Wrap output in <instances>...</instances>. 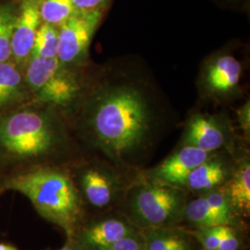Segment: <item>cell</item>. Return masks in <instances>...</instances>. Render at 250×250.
<instances>
[{"label": "cell", "mask_w": 250, "mask_h": 250, "mask_svg": "<svg viewBox=\"0 0 250 250\" xmlns=\"http://www.w3.org/2000/svg\"><path fill=\"white\" fill-rule=\"evenodd\" d=\"M67 141L60 110L31 102L0 115V169L45 164Z\"/></svg>", "instance_id": "cell-1"}, {"label": "cell", "mask_w": 250, "mask_h": 250, "mask_svg": "<svg viewBox=\"0 0 250 250\" xmlns=\"http://www.w3.org/2000/svg\"><path fill=\"white\" fill-rule=\"evenodd\" d=\"M99 145L118 157L141 146L149 132L146 102L133 87H113L88 99L81 113Z\"/></svg>", "instance_id": "cell-2"}, {"label": "cell", "mask_w": 250, "mask_h": 250, "mask_svg": "<svg viewBox=\"0 0 250 250\" xmlns=\"http://www.w3.org/2000/svg\"><path fill=\"white\" fill-rule=\"evenodd\" d=\"M1 189L26 197L38 214L63 229L68 240L73 239L83 216V202L67 171L47 164L17 170L3 179Z\"/></svg>", "instance_id": "cell-3"}, {"label": "cell", "mask_w": 250, "mask_h": 250, "mask_svg": "<svg viewBox=\"0 0 250 250\" xmlns=\"http://www.w3.org/2000/svg\"><path fill=\"white\" fill-rule=\"evenodd\" d=\"M23 72L35 102L67 111L73 109L82 99L83 88L79 71L64 67L57 58L33 56Z\"/></svg>", "instance_id": "cell-4"}, {"label": "cell", "mask_w": 250, "mask_h": 250, "mask_svg": "<svg viewBox=\"0 0 250 250\" xmlns=\"http://www.w3.org/2000/svg\"><path fill=\"white\" fill-rule=\"evenodd\" d=\"M186 198L176 187L152 183L138 188L132 198L136 220L147 228L171 226L183 217Z\"/></svg>", "instance_id": "cell-5"}, {"label": "cell", "mask_w": 250, "mask_h": 250, "mask_svg": "<svg viewBox=\"0 0 250 250\" xmlns=\"http://www.w3.org/2000/svg\"><path fill=\"white\" fill-rule=\"evenodd\" d=\"M103 12L76 11L59 27L57 59L66 68L79 71L88 58L90 44L99 28Z\"/></svg>", "instance_id": "cell-6"}, {"label": "cell", "mask_w": 250, "mask_h": 250, "mask_svg": "<svg viewBox=\"0 0 250 250\" xmlns=\"http://www.w3.org/2000/svg\"><path fill=\"white\" fill-rule=\"evenodd\" d=\"M39 2L40 0H18L11 51L12 61L21 69L32 56L36 33L42 23Z\"/></svg>", "instance_id": "cell-7"}, {"label": "cell", "mask_w": 250, "mask_h": 250, "mask_svg": "<svg viewBox=\"0 0 250 250\" xmlns=\"http://www.w3.org/2000/svg\"><path fill=\"white\" fill-rule=\"evenodd\" d=\"M209 155L208 152L186 145L155 169L154 177L162 184L184 187L191 171L207 161Z\"/></svg>", "instance_id": "cell-8"}, {"label": "cell", "mask_w": 250, "mask_h": 250, "mask_svg": "<svg viewBox=\"0 0 250 250\" xmlns=\"http://www.w3.org/2000/svg\"><path fill=\"white\" fill-rule=\"evenodd\" d=\"M33 101L23 69L13 61L0 62V115Z\"/></svg>", "instance_id": "cell-9"}, {"label": "cell", "mask_w": 250, "mask_h": 250, "mask_svg": "<svg viewBox=\"0 0 250 250\" xmlns=\"http://www.w3.org/2000/svg\"><path fill=\"white\" fill-rule=\"evenodd\" d=\"M241 73V63L231 55H222L215 58L206 69V87L216 96L232 94L238 86Z\"/></svg>", "instance_id": "cell-10"}, {"label": "cell", "mask_w": 250, "mask_h": 250, "mask_svg": "<svg viewBox=\"0 0 250 250\" xmlns=\"http://www.w3.org/2000/svg\"><path fill=\"white\" fill-rule=\"evenodd\" d=\"M135 232L130 224L112 218L90 224L84 228L81 232L78 243L84 250H101Z\"/></svg>", "instance_id": "cell-11"}, {"label": "cell", "mask_w": 250, "mask_h": 250, "mask_svg": "<svg viewBox=\"0 0 250 250\" xmlns=\"http://www.w3.org/2000/svg\"><path fill=\"white\" fill-rule=\"evenodd\" d=\"M185 142L187 146L211 153L224 146L225 134L223 127L214 118L197 115L189 121Z\"/></svg>", "instance_id": "cell-12"}, {"label": "cell", "mask_w": 250, "mask_h": 250, "mask_svg": "<svg viewBox=\"0 0 250 250\" xmlns=\"http://www.w3.org/2000/svg\"><path fill=\"white\" fill-rule=\"evenodd\" d=\"M82 192L90 204L105 208L115 197L116 186L113 180L98 168H86L80 173Z\"/></svg>", "instance_id": "cell-13"}, {"label": "cell", "mask_w": 250, "mask_h": 250, "mask_svg": "<svg viewBox=\"0 0 250 250\" xmlns=\"http://www.w3.org/2000/svg\"><path fill=\"white\" fill-rule=\"evenodd\" d=\"M228 169L217 159H208L191 171L184 187L194 192H208L219 188L226 181Z\"/></svg>", "instance_id": "cell-14"}, {"label": "cell", "mask_w": 250, "mask_h": 250, "mask_svg": "<svg viewBox=\"0 0 250 250\" xmlns=\"http://www.w3.org/2000/svg\"><path fill=\"white\" fill-rule=\"evenodd\" d=\"M224 193L234 213L249 214L250 211V165L241 162L224 188Z\"/></svg>", "instance_id": "cell-15"}, {"label": "cell", "mask_w": 250, "mask_h": 250, "mask_svg": "<svg viewBox=\"0 0 250 250\" xmlns=\"http://www.w3.org/2000/svg\"><path fill=\"white\" fill-rule=\"evenodd\" d=\"M144 250H194L188 232L170 226L147 228L144 234Z\"/></svg>", "instance_id": "cell-16"}, {"label": "cell", "mask_w": 250, "mask_h": 250, "mask_svg": "<svg viewBox=\"0 0 250 250\" xmlns=\"http://www.w3.org/2000/svg\"><path fill=\"white\" fill-rule=\"evenodd\" d=\"M18 0H0V62L12 61L11 40Z\"/></svg>", "instance_id": "cell-17"}, {"label": "cell", "mask_w": 250, "mask_h": 250, "mask_svg": "<svg viewBox=\"0 0 250 250\" xmlns=\"http://www.w3.org/2000/svg\"><path fill=\"white\" fill-rule=\"evenodd\" d=\"M183 217H185L188 222L197 228L226 225L208 204L204 196H201L186 204Z\"/></svg>", "instance_id": "cell-18"}, {"label": "cell", "mask_w": 250, "mask_h": 250, "mask_svg": "<svg viewBox=\"0 0 250 250\" xmlns=\"http://www.w3.org/2000/svg\"><path fill=\"white\" fill-rule=\"evenodd\" d=\"M42 22L60 27L77 11L72 0H40Z\"/></svg>", "instance_id": "cell-19"}, {"label": "cell", "mask_w": 250, "mask_h": 250, "mask_svg": "<svg viewBox=\"0 0 250 250\" xmlns=\"http://www.w3.org/2000/svg\"><path fill=\"white\" fill-rule=\"evenodd\" d=\"M59 46V27L42 22L36 33L32 56L45 59L57 58Z\"/></svg>", "instance_id": "cell-20"}, {"label": "cell", "mask_w": 250, "mask_h": 250, "mask_svg": "<svg viewBox=\"0 0 250 250\" xmlns=\"http://www.w3.org/2000/svg\"><path fill=\"white\" fill-rule=\"evenodd\" d=\"M205 197L208 204L215 210V212L219 215V217L223 220L224 224L232 225L233 218V210L230 205L224 190L213 189L208 191L203 195Z\"/></svg>", "instance_id": "cell-21"}, {"label": "cell", "mask_w": 250, "mask_h": 250, "mask_svg": "<svg viewBox=\"0 0 250 250\" xmlns=\"http://www.w3.org/2000/svg\"><path fill=\"white\" fill-rule=\"evenodd\" d=\"M190 233L199 242V244L207 250H218L220 244V225L197 228Z\"/></svg>", "instance_id": "cell-22"}, {"label": "cell", "mask_w": 250, "mask_h": 250, "mask_svg": "<svg viewBox=\"0 0 250 250\" xmlns=\"http://www.w3.org/2000/svg\"><path fill=\"white\" fill-rule=\"evenodd\" d=\"M239 235L232 225H220V244L218 250H238Z\"/></svg>", "instance_id": "cell-23"}, {"label": "cell", "mask_w": 250, "mask_h": 250, "mask_svg": "<svg viewBox=\"0 0 250 250\" xmlns=\"http://www.w3.org/2000/svg\"><path fill=\"white\" fill-rule=\"evenodd\" d=\"M101 250H144V236L135 232Z\"/></svg>", "instance_id": "cell-24"}, {"label": "cell", "mask_w": 250, "mask_h": 250, "mask_svg": "<svg viewBox=\"0 0 250 250\" xmlns=\"http://www.w3.org/2000/svg\"><path fill=\"white\" fill-rule=\"evenodd\" d=\"M78 11H104L109 0H72Z\"/></svg>", "instance_id": "cell-25"}, {"label": "cell", "mask_w": 250, "mask_h": 250, "mask_svg": "<svg viewBox=\"0 0 250 250\" xmlns=\"http://www.w3.org/2000/svg\"><path fill=\"white\" fill-rule=\"evenodd\" d=\"M238 117H239V123L241 125L242 129L244 130L245 134L249 135L250 130V101L240 108L238 112Z\"/></svg>", "instance_id": "cell-26"}, {"label": "cell", "mask_w": 250, "mask_h": 250, "mask_svg": "<svg viewBox=\"0 0 250 250\" xmlns=\"http://www.w3.org/2000/svg\"><path fill=\"white\" fill-rule=\"evenodd\" d=\"M60 250H84L78 242H75L73 239H69L68 243Z\"/></svg>", "instance_id": "cell-27"}, {"label": "cell", "mask_w": 250, "mask_h": 250, "mask_svg": "<svg viewBox=\"0 0 250 250\" xmlns=\"http://www.w3.org/2000/svg\"><path fill=\"white\" fill-rule=\"evenodd\" d=\"M0 250H19L17 248H15L14 246H11L9 244H4V243H0Z\"/></svg>", "instance_id": "cell-28"}, {"label": "cell", "mask_w": 250, "mask_h": 250, "mask_svg": "<svg viewBox=\"0 0 250 250\" xmlns=\"http://www.w3.org/2000/svg\"><path fill=\"white\" fill-rule=\"evenodd\" d=\"M202 250H207V249H203Z\"/></svg>", "instance_id": "cell-29"}]
</instances>
